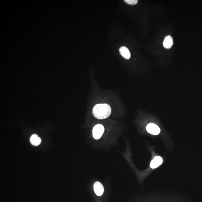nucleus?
I'll list each match as a JSON object with an SVG mask.
<instances>
[{
    "label": "nucleus",
    "instance_id": "nucleus-6",
    "mask_svg": "<svg viewBox=\"0 0 202 202\" xmlns=\"http://www.w3.org/2000/svg\"><path fill=\"white\" fill-rule=\"evenodd\" d=\"M173 44V40L172 37L170 35L167 36L164 39L163 46L166 49H170Z\"/></svg>",
    "mask_w": 202,
    "mask_h": 202
},
{
    "label": "nucleus",
    "instance_id": "nucleus-9",
    "mask_svg": "<svg viewBox=\"0 0 202 202\" xmlns=\"http://www.w3.org/2000/svg\"><path fill=\"white\" fill-rule=\"evenodd\" d=\"M124 1L126 4L130 5H135L138 4V0H124Z\"/></svg>",
    "mask_w": 202,
    "mask_h": 202
},
{
    "label": "nucleus",
    "instance_id": "nucleus-3",
    "mask_svg": "<svg viewBox=\"0 0 202 202\" xmlns=\"http://www.w3.org/2000/svg\"><path fill=\"white\" fill-rule=\"evenodd\" d=\"M147 132L154 135H158L160 132V129L156 125L150 123L147 126Z\"/></svg>",
    "mask_w": 202,
    "mask_h": 202
},
{
    "label": "nucleus",
    "instance_id": "nucleus-5",
    "mask_svg": "<svg viewBox=\"0 0 202 202\" xmlns=\"http://www.w3.org/2000/svg\"><path fill=\"white\" fill-rule=\"evenodd\" d=\"M163 159L160 156H157L155 157L152 160L150 163V166L152 168L154 169L159 167L162 164Z\"/></svg>",
    "mask_w": 202,
    "mask_h": 202
},
{
    "label": "nucleus",
    "instance_id": "nucleus-8",
    "mask_svg": "<svg viewBox=\"0 0 202 202\" xmlns=\"http://www.w3.org/2000/svg\"><path fill=\"white\" fill-rule=\"evenodd\" d=\"M30 141L33 145L37 146L40 145L41 142V139L38 135L35 134L31 135L30 138Z\"/></svg>",
    "mask_w": 202,
    "mask_h": 202
},
{
    "label": "nucleus",
    "instance_id": "nucleus-1",
    "mask_svg": "<svg viewBox=\"0 0 202 202\" xmlns=\"http://www.w3.org/2000/svg\"><path fill=\"white\" fill-rule=\"evenodd\" d=\"M111 111V108L108 104H99L95 105L93 110L94 117L99 120L108 118Z\"/></svg>",
    "mask_w": 202,
    "mask_h": 202
},
{
    "label": "nucleus",
    "instance_id": "nucleus-7",
    "mask_svg": "<svg viewBox=\"0 0 202 202\" xmlns=\"http://www.w3.org/2000/svg\"><path fill=\"white\" fill-rule=\"evenodd\" d=\"M120 52L121 55L123 58L126 59H129L131 57L130 51L127 48L126 46H123L120 47Z\"/></svg>",
    "mask_w": 202,
    "mask_h": 202
},
{
    "label": "nucleus",
    "instance_id": "nucleus-4",
    "mask_svg": "<svg viewBox=\"0 0 202 202\" xmlns=\"http://www.w3.org/2000/svg\"><path fill=\"white\" fill-rule=\"evenodd\" d=\"M94 190L96 195L98 196H101L103 194L104 188L102 183L99 182H96L94 185Z\"/></svg>",
    "mask_w": 202,
    "mask_h": 202
},
{
    "label": "nucleus",
    "instance_id": "nucleus-2",
    "mask_svg": "<svg viewBox=\"0 0 202 202\" xmlns=\"http://www.w3.org/2000/svg\"><path fill=\"white\" fill-rule=\"evenodd\" d=\"M105 131L104 126L101 124L96 125L93 128V136L95 139H100L103 135Z\"/></svg>",
    "mask_w": 202,
    "mask_h": 202
}]
</instances>
